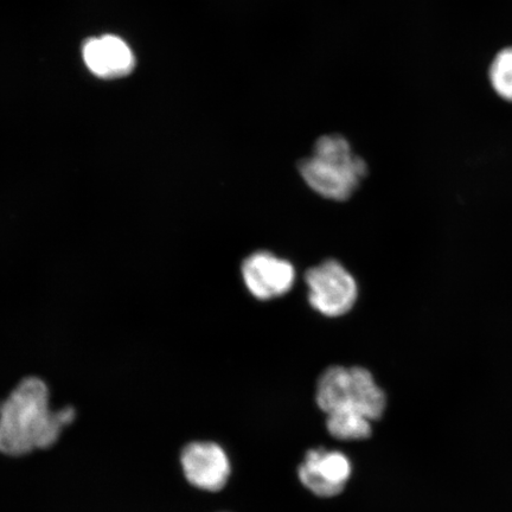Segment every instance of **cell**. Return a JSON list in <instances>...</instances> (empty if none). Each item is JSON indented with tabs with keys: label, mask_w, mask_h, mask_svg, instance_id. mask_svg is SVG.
Listing matches in <instances>:
<instances>
[{
	"label": "cell",
	"mask_w": 512,
	"mask_h": 512,
	"mask_svg": "<svg viewBox=\"0 0 512 512\" xmlns=\"http://www.w3.org/2000/svg\"><path fill=\"white\" fill-rule=\"evenodd\" d=\"M78 418L74 406L51 405L48 383L41 377H25L0 401V454L24 458L49 451Z\"/></svg>",
	"instance_id": "cell-1"
},
{
	"label": "cell",
	"mask_w": 512,
	"mask_h": 512,
	"mask_svg": "<svg viewBox=\"0 0 512 512\" xmlns=\"http://www.w3.org/2000/svg\"><path fill=\"white\" fill-rule=\"evenodd\" d=\"M300 172L305 183L318 195L332 201H345L360 187L366 165L347 140L330 136L320 140Z\"/></svg>",
	"instance_id": "cell-2"
},
{
	"label": "cell",
	"mask_w": 512,
	"mask_h": 512,
	"mask_svg": "<svg viewBox=\"0 0 512 512\" xmlns=\"http://www.w3.org/2000/svg\"><path fill=\"white\" fill-rule=\"evenodd\" d=\"M316 401L326 414L347 409L370 421L381 419L387 407L386 394L377 386L373 374L362 367L326 369L317 383Z\"/></svg>",
	"instance_id": "cell-3"
},
{
	"label": "cell",
	"mask_w": 512,
	"mask_h": 512,
	"mask_svg": "<svg viewBox=\"0 0 512 512\" xmlns=\"http://www.w3.org/2000/svg\"><path fill=\"white\" fill-rule=\"evenodd\" d=\"M309 303L326 317H341L354 307L358 286L341 262L330 259L313 266L305 274Z\"/></svg>",
	"instance_id": "cell-4"
},
{
	"label": "cell",
	"mask_w": 512,
	"mask_h": 512,
	"mask_svg": "<svg viewBox=\"0 0 512 512\" xmlns=\"http://www.w3.org/2000/svg\"><path fill=\"white\" fill-rule=\"evenodd\" d=\"M179 466L190 488L206 494H216L226 488L232 473L227 452L209 440H194L183 445Z\"/></svg>",
	"instance_id": "cell-5"
},
{
	"label": "cell",
	"mask_w": 512,
	"mask_h": 512,
	"mask_svg": "<svg viewBox=\"0 0 512 512\" xmlns=\"http://www.w3.org/2000/svg\"><path fill=\"white\" fill-rule=\"evenodd\" d=\"M241 273L248 291L259 300L285 296L296 281V270L291 262L266 251L247 256Z\"/></svg>",
	"instance_id": "cell-6"
},
{
	"label": "cell",
	"mask_w": 512,
	"mask_h": 512,
	"mask_svg": "<svg viewBox=\"0 0 512 512\" xmlns=\"http://www.w3.org/2000/svg\"><path fill=\"white\" fill-rule=\"evenodd\" d=\"M351 473L350 459L344 453L325 448L307 452L304 463L298 469L300 482L305 488L323 498L342 494Z\"/></svg>",
	"instance_id": "cell-7"
},
{
	"label": "cell",
	"mask_w": 512,
	"mask_h": 512,
	"mask_svg": "<svg viewBox=\"0 0 512 512\" xmlns=\"http://www.w3.org/2000/svg\"><path fill=\"white\" fill-rule=\"evenodd\" d=\"M83 59L93 74L104 79L121 78L134 68L131 49L121 38L111 35L88 40L83 47Z\"/></svg>",
	"instance_id": "cell-8"
},
{
	"label": "cell",
	"mask_w": 512,
	"mask_h": 512,
	"mask_svg": "<svg viewBox=\"0 0 512 512\" xmlns=\"http://www.w3.org/2000/svg\"><path fill=\"white\" fill-rule=\"evenodd\" d=\"M371 422L361 413L342 409L328 414L326 428L332 437L339 440H364L373 432Z\"/></svg>",
	"instance_id": "cell-9"
},
{
	"label": "cell",
	"mask_w": 512,
	"mask_h": 512,
	"mask_svg": "<svg viewBox=\"0 0 512 512\" xmlns=\"http://www.w3.org/2000/svg\"><path fill=\"white\" fill-rule=\"evenodd\" d=\"M489 76L495 92L512 101V48L499 51L491 63Z\"/></svg>",
	"instance_id": "cell-10"
}]
</instances>
